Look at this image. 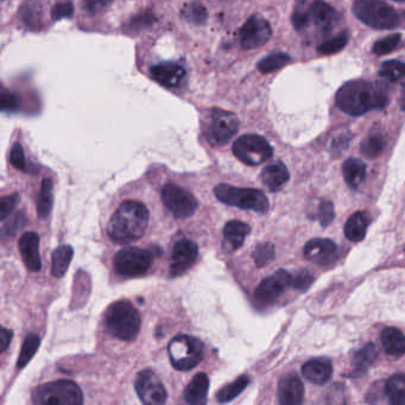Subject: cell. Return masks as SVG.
Listing matches in <instances>:
<instances>
[{
  "label": "cell",
  "instance_id": "obj_38",
  "mask_svg": "<svg viewBox=\"0 0 405 405\" xmlns=\"http://www.w3.org/2000/svg\"><path fill=\"white\" fill-rule=\"evenodd\" d=\"M253 259L258 267H263L275 259V248L270 243L259 244L253 252Z\"/></svg>",
  "mask_w": 405,
  "mask_h": 405
},
{
  "label": "cell",
  "instance_id": "obj_51",
  "mask_svg": "<svg viewBox=\"0 0 405 405\" xmlns=\"http://www.w3.org/2000/svg\"><path fill=\"white\" fill-rule=\"evenodd\" d=\"M395 1H398V3H405V0H395Z\"/></svg>",
  "mask_w": 405,
  "mask_h": 405
},
{
  "label": "cell",
  "instance_id": "obj_19",
  "mask_svg": "<svg viewBox=\"0 0 405 405\" xmlns=\"http://www.w3.org/2000/svg\"><path fill=\"white\" fill-rule=\"evenodd\" d=\"M304 398V387L296 376H285L279 382L278 402L283 405L301 404Z\"/></svg>",
  "mask_w": 405,
  "mask_h": 405
},
{
  "label": "cell",
  "instance_id": "obj_23",
  "mask_svg": "<svg viewBox=\"0 0 405 405\" xmlns=\"http://www.w3.org/2000/svg\"><path fill=\"white\" fill-rule=\"evenodd\" d=\"M209 390V378L206 374H198L194 376L183 392L185 401L188 404L200 405L207 401Z\"/></svg>",
  "mask_w": 405,
  "mask_h": 405
},
{
  "label": "cell",
  "instance_id": "obj_43",
  "mask_svg": "<svg viewBox=\"0 0 405 405\" xmlns=\"http://www.w3.org/2000/svg\"><path fill=\"white\" fill-rule=\"evenodd\" d=\"M334 218H335V212H334L333 202L328 200L321 201L319 206V221L322 227L328 226L334 220Z\"/></svg>",
  "mask_w": 405,
  "mask_h": 405
},
{
  "label": "cell",
  "instance_id": "obj_8",
  "mask_svg": "<svg viewBox=\"0 0 405 405\" xmlns=\"http://www.w3.org/2000/svg\"><path fill=\"white\" fill-rule=\"evenodd\" d=\"M153 252L146 248H125L118 251L113 259L114 270L122 277H138L149 271L153 265Z\"/></svg>",
  "mask_w": 405,
  "mask_h": 405
},
{
  "label": "cell",
  "instance_id": "obj_34",
  "mask_svg": "<svg viewBox=\"0 0 405 405\" xmlns=\"http://www.w3.org/2000/svg\"><path fill=\"white\" fill-rule=\"evenodd\" d=\"M291 61V57L288 54L284 53H276V54L269 55L265 59L261 60L258 64V69L263 74H269V73L278 70L284 66H287Z\"/></svg>",
  "mask_w": 405,
  "mask_h": 405
},
{
  "label": "cell",
  "instance_id": "obj_17",
  "mask_svg": "<svg viewBox=\"0 0 405 405\" xmlns=\"http://www.w3.org/2000/svg\"><path fill=\"white\" fill-rule=\"evenodd\" d=\"M40 235L36 232H27L21 237L18 241L19 251L27 270L38 272L42 269L41 254H40Z\"/></svg>",
  "mask_w": 405,
  "mask_h": 405
},
{
  "label": "cell",
  "instance_id": "obj_45",
  "mask_svg": "<svg viewBox=\"0 0 405 405\" xmlns=\"http://www.w3.org/2000/svg\"><path fill=\"white\" fill-rule=\"evenodd\" d=\"M74 14V5L72 3H60L55 5L51 10V18L60 21L62 18H69Z\"/></svg>",
  "mask_w": 405,
  "mask_h": 405
},
{
  "label": "cell",
  "instance_id": "obj_18",
  "mask_svg": "<svg viewBox=\"0 0 405 405\" xmlns=\"http://www.w3.org/2000/svg\"><path fill=\"white\" fill-rule=\"evenodd\" d=\"M306 12L309 24H314L321 30H330L339 21L337 11L322 0H315Z\"/></svg>",
  "mask_w": 405,
  "mask_h": 405
},
{
  "label": "cell",
  "instance_id": "obj_14",
  "mask_svg": "<svg viewBox=\"0 0 405 405\" xmlns=\"http://www.w3.org/2000/svg\"><path fill=\"white\" fill-rule=\"evenodd\" d=\"M272 35L270 24L261 16H252L240 29L239 37L244 49H257L265 44Z\"/></svg>",
  "mask_w": 405,
  "mask_h": 405
},
{
  "label": "cell",
  "instance_id": "obj_1",
  "mask_svg": "<svg viewBox=\"0 0 405 405\" xmlns=\"http://www.w3.org/2000/svg\"><path fill=\"white\" fill-rule=\"evenodd\" d=\"M387 90L377 82L354 80L342 86L337 93V105L342 112L350 116H361L364 113L385 107L387 104Z\"/></svg>",
  "mask_w": 405,
  "mask_h": 405
},
{
  "label": "cell",
  "instance_id": "obj_9",
  "mask_svg": "<svg viewBox=\"0 0 405 405\" xmlns=\"http://www.w3.org/2000/svg\"><path fill=\"white\" fill-rule=\"evenodd\" d=\"M233 153L239 161L248 166H259L272 157V148L265 138L258 135L239 137L233 144Z\"/></svg>",
  "mask_w": 405,
  "mask_h": 405
},
{
  "label": "cell",
  "instance_id": "obj_49",
  "mask_svg": "<svg viewBox=\"0 0 405 405\" xmlns=\"http://www.w3.org/2000/svg\"><path fill=\"white\" fill-rule=\"evenodd\" d=\"M23 215H19V214H17V216H16V218H14V220L12 221V225H6L5 226V233H6V235H14V232H16V231L18 230L19 227H22V221H21V219H22Z\"/></svg>",
  "mask_w": 405,
  "mask_h": 405
},
{
  "label": "cell",
  "instance_id": "obj_40",
  "mask_svg": "<svg viewBox=\"0 0 405 405\" xmlns=\"http://www.w3.org/2000/svg\"><path fill=\"white\" fill-rule=\"evenodd\" d=\"M401 43V35L393 34L390 36L380 38L374 44V53L377 55H387L392 53Z\"/></svg>",
  "mask_w": 405,
  "mask_h": 405
},
{
  "label": "cell",
  "instance_id": "obj_13",
  "mask_svg": "<svg viewBox=\"0 0 405 405\" xmlns=\"http://www.w3.org/2000/svg\"><path fill=\"white\" fill-rule=\"evenodd\" d=\"M291 280L293 276L287 271H277L274 275L261 280L257 287L254 300L261 306H270L283 295L287 289L291 288Z\"/></svg>",
  "mask_w": 405,
  "mask_h": 405
},
{
  "label": "cell",
  "instance_id": "obj_22",
  "mask_svg": "<svg viewBox=\"0 0 405 405\" xmlns=\"http://www.w3.org/2000/svg\"><path fill=\"white\" fill-rule=\"evenodd\" d=\"M261 182L270 192H278L289 181V171L282 162L269 164L261 171Z\"/></svg>",
  "mask_w": 405,
  "mask_h": 405
},
{
  "label": "cell",
  "instance_id": "obj_10",
  "mask_svg": "<svg viewBox=\"0 0 405 405\" xmlns=\"http://www.w3.org/2000/svg\"><path fill=\"white\" fill-rule=\"evenodd\" d=\"M162 201L168 211L176 219H187L196 212L198 202L193 194L181 188L175 183H167L161 192Z\"/></svg>",
  "mask_w": 405,
  "mask_h": 405
},
{
  "label": "cell",
  "instance_id": "obj_20",
  "mask_svg": "<svg viewBox=\"0 0 405 405\" xmlns=\"http://www.w3.org/2000/svg\"><path fill=\"white\" fill-rule=\"evenodd\" d=\"M302 374L306 380L315 385H324L327 383L332 374H333V366L332 363L326 358H319L309 361L302 367Z\"/></svg>",
  "mask_w": 405,
  "mask_h": 405
},
{
  "label": "cell",
  "instance_id": "obj_27",
  "mask_svg": "<svg viewBox=\"0 0 405 405\" xmlns=\"http://www.w3.org/2000/svg\"><path fill=\"white\" fill-rule=\"evenodd\" d=\"M342 174L351 190H358L366 177V166L358 158H350L342 166Z\"/></svg>",
  "mask_w": 405,
  "mask_h": 405
},
{
  "label": "cell",
  "instance_id": "obj_48",
  "mask_svg": "<svg viewBox=\"0 0 405 405\" xmlns=\"http://www.w3.org/2000/svg\"><path fill=\"white\" fill-rule=\"evenodd\" d=\"M12 337L14 333L10 329L1 328V352H5L9 348L10 343L12 341Z\"/></svg>",
  "mask_w": 405,
  "mask_h": 405
},
{
  "label": "cell",
  "instance_id": "obj_24",
  "mask_svg": "<svg viewBox=\"0 0 405 405\" xmlns=\"http://www.w3.org/2000/svg\"><path fill=\"white\" fill-rule=\"evenodd\" d=\"M384 351L389 356L400 358L405 354V335L400 329L387 327L380 335Z\"/></svg>",
  "mask_w": 405,
  "mask_h": 405
},
{
  "label": "cell",
  "instance_id": "obj_21",
  "mask_svg": "<svg viewBox=\"0 0 405 405\" xmlns=\"http://www.w3.org/2000/svg\"><path fill=\"white\" fill-rule=\"evenodd\" d=\"M151 75L156 81L166 87H179L185 80V70L180 64L167 62L151 68Z\"/></svg>",
  "mask_w": 405,
  "mask_h": 405
},
{
  "label": "cell",
  "instance_id": "obj_7",
  "mask_svg": "<svg viewBox=\"0 0 405 405\" xmlns=\"http://www.w3.org/2000/svg\"><path fill=\"white\" fill-rule=\"evenodd\" d=\"M353 12L356 18L374 29H393L400 24L395 9L382 0H356Z\"/></svg>",
  "mask_w": 405,
  "mask_h": 405
},
{
  "label": "cell",
  "instance_id": "obj_42",
  "mask_svg": "<svg viewBox=\"0 0 405 405\" xmlns=\"http://www.w3.org/2000/svg\"><path fill=\"white\" fill-rule=\"evenodd\" d=\"M10 162L18 170L27 171V161H25V155L21 143H14L11 153H10Z\"/></svg>",
  "mask_w": 405,
  "mask_h": 405
},
{
  "label": "cell",
  "instance_id": "obj_28",
  "mask_svg": "<svg viewBox=\"0 0 405 405\" xmlns=\"http://www.w3.org/2000/svg\"><path fill=\"white\" fill-rule=\"evenodd\" d=\"M74 256V250L69 245H61L55 248L53 252V264H51V275L55 278H61L66 275L70 261Z\"/></svg>",
  "mask_w": 405,
  "mask_h": 405
},
{
  "label": "cell",
  "instance_id": "obj_4",
  "mask_svg": "<svg viewBox=\"0 0 405 405\" xmlns=\"http://www.w3.org/2000/svg\"><path fill=\"white\" fill-rule=\"evenodd\" d=\"M170 363L179 371H190L202 361L205 346L200 339L179 334L168 345Z\"/></svg>",
  "mask_w": 405,
  "mask_h": 405
},
{
  "label": "cell",
  "instance_id": "obj_3",
  "mask_svg": "<svg viewBox=\"0 0 405 405\" xmlns=\"http://www.w3.org/2000/svg\"><path fill=\"white\" fill-rule=\"evenodd\" d=\"M108 333L122 341H132L140 333V315L133 304L122 300L108 306L105 315Z\"/></svg>",
  "mask_w": 405,
  "mask_h": 405
},
{
  "label": "cell",
  "instance_id": "obj_44",
  "mask_svg": "<svg viewBox=\"0 0 405 405\" xmlns=\"http://www.w3.org/2000/svg\"><path fill=\"white\" fill-rule=\"evenodd\" d=\"M19 195L18 194H14V195H10V196H4L1 198V202H0V215H1V220H6V218L11 214V212L14 211L16 206L19 202Z\"/></svg>",
  "mask_w": 405,
  "mask_h": 405
},
{
  "label": "cell",
  "instance_id": "obj_31",
  "mask_svg": "<svg viewBox=\"0 0 405 405\" xmlns=\"http://www.w3.org/2000/svg\"><path fill=\"white\" fill-rule=\"evenodd\" d=\"M389 401L391 404H405V374H395L387 382L385 387Z\"/></svg>",
  "mask_w": 405,
  "mask_h": 405
},
{
  "label": "cell",
  "instance_id": "obj_46",
  "mask_svg": "<svg viewBox=\"0 0 405 405\" xmlns=\"http://www.w3.org/2000/svg\"><path fill=\"white\" fill-rule=\"evenodd\" d=\"M112 3L113 0H83V9L90 14H100Z\"/></svg>",
  "mask_w": 405,
  "mask_h": 405
},
{
  "label": "cell",
  "instance_id": "obj_29",
  "mask_svg": "<svg viewBox=\"0 0 405 405\" xmlns=\"http://www.w3.org/2000/svg\"><path fill=\"white\" fill-rule=\"evenodd\" d=\"M53 181L50 179H44L42 182L41 190L38 194L37 200V215L41 219H45L49 216L53 203H54V194H53Z\"/></svg>",
  "mask_w": 405,
  "mask_h": 405
},
{
  "label": "cell",
  "instance_id": "obj_2",
  "mask_svg": "<svg viewBox=\"0 0 405 405\" xmlns=\"http://www.w3.org/2000/svg\"><path fill=\"white\" fill-rule=\"evenodd\" d=\"M149 224V211L144 203L127 200L108 221L107 235L112 241L127 244L144 235Z\"/></svg>",
  "mask_w": 405,
  "mask_h": 405
},
{
  "label": "cell",
  "instance_id": "obj_41",
  "mask_svg": "<svg viewBox=\"0 0 405 405\" xmlns=\"http://www.w3.org/2000/svg\"><path fill=\"white\" fill-rule=\"evenodd\" d=\"M314 282V277L309 271H298L296 275L293 276L291 280V288L296 289L298 291L304 293L306 290L311 288V284Z\"/></svg>",
  "mask_w": 405,
  "mask_h": 405
},
{
  "label": "cell",
  "instance_id": "obj_30",
  "mask_svg": "<svg viewBox=\"0 0 405 405\" xmlns=\"http://www.w3.org/2000/svg\"><path fill=\"white\" fill-rule=\"evenodd\" d=\"M377 358V350L374 343H367L353 358V376H361L366 372Z\"/></svg>",
  "mask_w": 405,
  "mask_h": 405
},
{
  "label": "cell",
  "instance_id": "obj_25",
  "mask_svg": "<svg viewBox=\"0 0 405 405\" xmlns=\"http://www.w3.org/2000/svg\"><path fill=\"white\" fill-rule=\"evenodd\" d=\"M250 232V226L243 221L233 220L227 222L224 228V238L231 251H235L241 248Z\"/></svg>",
  "mask_w": 405,
  "mask_h": 405
},
{
  "label": "cell",
  "instance_id": "obj_32",
  "mask_svg": "<svg viewBox=\"0 0 405 405\" xmlns=\"http://www.w3.org/2000/svg\"><path fill=\"white\" fill-rule=\"evenodd\" d=\"M248 384H250L248 376H245V374L240 376L238 379H235L233 383L222 387L220 391L216 393V400L220 403H228V402L233 401L248 387Z\"/></svg>",
  "mask_w": 405,
  "mask_h": 405
},
{
  "label": "cell",
  "instance_id": "obj_33",
  "mask_svg": "<svg viewBox=\"0 0 405 405\" xmlns=\"http://www.w3.org/2000/svg\"><path fill=\"white\" fill-rule=\"evenodd\" d=\"M41 345V338L37 334H29L23 343L22 351L19 353L17 361V369H23L27 366L32 358L35 356Z\"/></svg>",
  "mask_w": 405,
  "mask_h": 405
},
{
  "label": "cell",
  "instance_id": "obj_50",
  "mask_svg": "<svg viewBox=\"0 0 405 405\" xmlns=\"http://www.w3.org/2000/svg\"><path fill=\"white\" fill-rule=\"evenodd\" d=\"M401 107L403 111H405V90L403 92V94H402Z\"/></svg>",
  "mask_w": 405,
  "mask_h": 405
},
{
  "label": "cell",
  "instance_id": "obj_16",
  "mask_svg": "<svg viewBox=\"0 0 405 405\" xmlns=\"http://www.w3.org/2000/svg\"><path fill=\"white\" fill-rule=\"evenodd\" d=\"M338 248L330 239H311L304 246L306 259L314 261L319 265H328L337 258Z\"/></svg>",
  "mask_w": 405,
  "mask_h": 405
},
{
  "label": "cell",
  "instance_id": "obj_5",
  "mask_svg": "<svg viewBox=\"0 0 405 405\" xmlns=\"http://www.w3.org/2000/svg\"><path fill=\"white\" fill-rule=\"evenodd\" d=\"M214 194L219 201L232 207L253 211L261 214L269 211V200L261 190L219 185L214 188Z\"/></svg>",
  "mask_w": 405,
  "mask_h": 405
},
{
  "label": "cell",
  "instance_id": "obj_11",
  "mask_svg": "<svg viewBox=\"0 0 405 405\" xmlns=\"http://www.w3.org/2000/svg\"><path fill=\"white\" fill-rule=\"evenodd\" d=\"M239 120L235 113L212 109L208 119V140L213 145H225L238 132Z\"/></svg>",
  "mask_w": 405,
  "mask_h": 405
},
{
  "label": "cell",
  "instance_id": "obj_26",
  "mask_svg": "<svg viewBox=\"0 0 405 405\" xmlns=\"http://www.w3.org/2000/svg\"><path fill=\"white\" fill-rule=\"evenodd\" d=\"M369 215L366 212H356L350 216L345 225V235L353 243L361 241L365 238L366 231L369 228Z\"/></svg>",
  "mask_w": 405,
  "mask_h": 405
},
{
  "label": "cell",
  "instance_id": "obj_39",
  "mask_svg": "<svg viewBox=\"0 0 405 405\" xmlns=\"http://www.w3.org/2000/svg\"><path fill=\"white\" fill-rule=\"evenodd\" d=\"M347 43H348V35L346 32H342L338 36L334 37L333 40L324 42L322 44L319 45L317 50H319V53L324 55L337 54L346 47Z\"/></svg>",
  "mask_w": 405,
  "mask_h": 405
},
{
  "label": "cell",
  "instance_id": "obj_47",
  "mask_svg": "<svg viewBox=\"0 0 405 405\" xmlns=\"http://www.w3.org/2000/svg\"><path fill=\"white\" fill-rule=\"evenodd\" d=\"M18 106V100L16 95L10 92H3L1 94V108L3 111H14Z\"/></svg>",
  "mask_w": 405,
  "mask_h": 405
},
{
  "label": "cell",
  "instance_id": "obj_37",
  "mask_svg": "<svg viewBox=\"0 0 405 405\" xmlns=\"http://www.w3.org/2000/svg\"><path fill=\"white\" fill-rule=\"evenodd\" d=\"M182 14L188 22L198 24V25L203 24L207 19V10L198 1L187 5L185 9L182 10Z\"/></svg>",
  "mask_w": 405,
  "mask_h": 405
},
{
  "label": "cell",
  "instance_id": "obj_6",
  "mask_svg": "<svg viewBox=\"0 0 405 405\" xmlns=\"http://www.w3.org/2000/svg\"><path fill=\"white\" fill-rule=\"evenodd\" d=\"M32 400L38 405H80L83 403V395L77 383L64 379L37 387Z\"/></svg>",
  "mask_w": 405,
  "mask_h": 405
},
{
  "label": "cell",
  "instance_id": "obj_12",
  "mask_svg": "<svg viewBox=\"0 0 405 405\" xmlns=\"http://www.w3.org/2000/svg\"><path fill=\"white\" fill-rule=\"evenodd\" d=\"M135 392L146 405H162L167 402V390L162 380L151 369H143L135 378Z\"/></svg>",
  "mask_w": 405,
  "mask_h": 405
},
{
  "label": "cell",
  "instance_id": "obj_36",
  "mask_svg": "<svg viewBox=\"0 0 405 405\" xmlns=\"http://www.w3.org/2000/svg\"><path fill=\"white\" fill-rule=\"evenodd\" d=\"M383 137L379 135H371L361 143V153L367 158L378 157L384 149Z\"/></svg>",
  "mask_w": 405,
  "mask_h": 405
},
{
  "label": "cell",
  "instance_id": "obj_35",
  "mask_svg": "<svg viewBox=\"0 0 405 405\" xmlns=\"http://www.w3.org/2000/svg\"><path fill=\"white\" fill-rule=\"evenodd\" d=\"M379 75L385 77L389 81H400L405 77V64L401 61H387L380 66Z\"/></svg>",
  "mask_w": 405,
  "mask_h": 405
},
{
  "label": "cell",
  "instance_id": "obj_15",
  "mask_svg": "<svg viewBox=\"0 0 405 405\" xmlns=\"http://www.w3.org/2000/svg\"><path fill=\"white\" fill-rule=\"evenodd\" d=\"M198 256V245L190 239H181L172 248L170 277H177L190 270Z\"/></svg>",
  "mask_w": 405,
  "mask_h": 405
}]
</instances>
